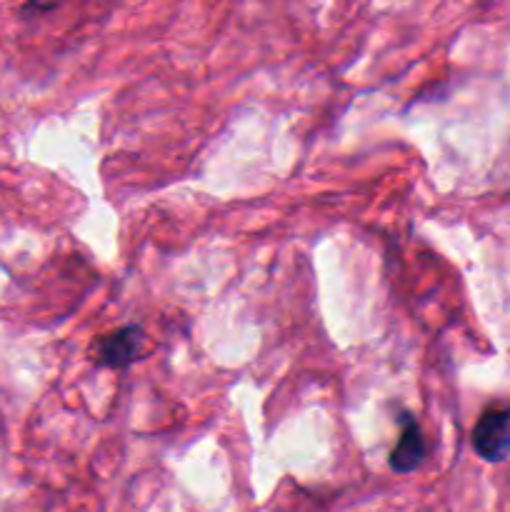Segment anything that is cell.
<instances>
[{"instance_id": "2", "label": "cell", "mask_w": 510, "mask_h": 512, "mask_svg": "<svg viewBox=\"0 0 510 512\" xmlns=\"http://www.w3.org/2000/svg\"><path fill=\"white\" fill-rule=\"evenodd\" d=\"M143 328L138 325H125V328L113 330L110 335L100 338L95 343V353H98L100 365L105 368H128L135 358H138L140 348H143Z\"/></svg>"}, {"instance_id": "3", "label": "cell", "mask_w": 510, "mask_h": 512, "mask_svg": "<svg viewBox=\"0 0 510 512\" xmlns=\"http://www.w3.org/2000/svg\"><path fill=\"white\" fill-rule=\"evenodd\" d=\"M425 460V440L418 423L410 415H400V438L390 453V468L395 473H413Z\"/></svg>"}, {"instance_id": "1", "label": "cell", "mask_w": 510, "mask_h": 512, "mask_svg": "<svg viewBox=\"0 0 510 512\" xmlns=\"http://www.w3.org/2000/svg\"><path fill=\"white\" fill-rule=\"evenodd\" d=\"M473 448L485 463L510 458V403H493L483 410L473 428Z\"/></svg>"}]
</instances>
